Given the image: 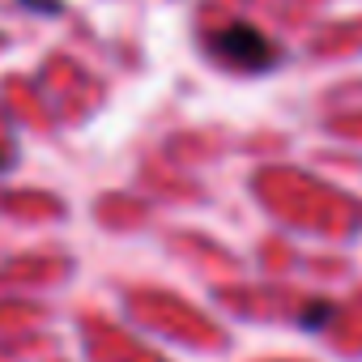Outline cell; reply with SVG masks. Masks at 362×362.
I'll return each mask as SVG.
<instances>
[{
    "mask_svg": "<svg viewBox=\"0 0 362 362\" xmlns=\"http://www.w3.org/2000/svg\"><path fill=\"white\" fill-rule=\"evenodd\" d=\"M209 47H214L218 60H226V64H235V69H243V73H264V69H273V64L281 60V52H277L256 26H247V22L222 26V30L209 39Z\"/></svg>",
    "mask_w": 362,
    "mask_h": 362,
    "instance_id": "1",
    "label": "cell"
},
{
    "mask_svg": "<svg viewBox=\"0 0 362 362\" xmlns=\"http://www.w3.org/2000/svg\"><path fill=\"white\" fill-rule=\"evenodd\" d=\"M22 5H26L30 13H60L64 0H22Z\"/></svg>",
    "mask_w": 362,
    "mask_h": 362,
    "instance_id": "2",
    "label": "cell"
},
{
    "mask_svg": "<svg viewBox=\"0 0 362 362\" xmlns=\"http://www.w3.org/2000/svg\"><path fill=\"white\" fill-rule=\"evenodd\" d=\"M328 315H332V307H315V311H303V328H320Z\"/></svg>",
    "mask_w": 362,
    "mask_h": 362,
    "instance_id": "3",
    "label": "cell"
},
{
    "mask_svg": "<svg viewBox=\"0 0 362 362\" xmlns=\"http://www.w3.org/2000/svg\"><path fill=\"white\" fill-rule=\"evenodd\" d=\"M9 166H13V153H9V149H5V145H0V175H5V170H9Z\"/></svg>",
    "mask_w": 362,
    "mask_h": 362,
    "instance_id": "4",
    "label": "cell"
}]
</instances>
